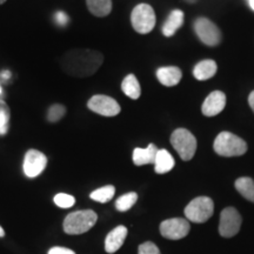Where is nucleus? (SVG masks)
Wrapping results in <instances>:
<instances>
[{"instance_id": "f257e3e1", "label": "nucleus", "mask_w": 254, "mask_h": 254, "mask_svg": "<svg viewBox=\"0 0 254 254\" xmlns=\"http://www.w3.org/2000/svg\"><path fill=\"white\" fill-rule=\"evenodd\" d=\"M103 63V53L90 49L69 50L59 59L63 72L75 78L91 77L101 67Z\"/></svg>"}, {"instance_id": "f03ea898", "label": "nucleus", "mask_w": 254, "mask_h": 254, "mask_svg": "<svg viewBox=\"0 0 254 254\" xmlns=\"http://www.w3.org/2000/svg\"><path fill=\"white\" fill-rule=\"evenodd\" d=\"M213 148L215 153L221 157H240L247 152L245 140L231 132H221L215 138Z\"/></svg>"}, {"instance_id": "7ed1b4c3", "label": "nucleus", "mask_w": 254, "mask_h": 254, "mask_svg": "<svg viewBox=\"0 0 254 254\" xmlns=\"http://www.w3.org/2000/svg\"><path fill=\"white\" fill-rule=\"evenodd\" d=\"M97 220L98 215L92 209L73 212L64 220V231L67 234H82L90 231Z\"/></svg>"}, {"instance_id": "20e7f679", "label": "nucleus", "mask_w": 254, "mask_h": 254, "mask_svg": "<svg viewBox=\"0 0 254 254\" xmlns=\"http://www.w3.org/2000/svg\"><path fill=\"white\" fill-rule=\"evenodd\" d=\"M171 144L184 161H189L194 157L196 139L189 129L177 128L171 135Z\"/></svg>"}, {"instance_id": "39448f33", "label": "nucleus", "mask_w": 254, "mask_h": 254, "mask_svg": "<svg viewBox=\"0 0 254 254\" xmlns=\"http://www.w3.org/2000/svg\"><path fill=\"white\" fill-rule=\"evenodd\" d=\"M214 202L208 196H198L193 199L185 208V215L190 221L204 224L213 215Z\"/></svg>"}, {"instance_id": "423d86ee", "label": "nucleus", "mask_w": 254, "mask_h": 254, "mask_svg": "<svg viewBox=\"0 0 254 254\" xmlns=\"http://www.w3.org/2000/svg\"><path fill=\"white\" fill-rule=\"evenodd\" d=\"M154 9L148 4H139L131 13V24L139 34H147L155 26Z\"/></svg>"}, {"instance_id": "0eeeda50", "label": "nucleus", "mask_w": 254, "mask_h": 254, "mask_svg": "<svg viewBox=\"0 0 254 254\" xmlns=\"http://www.w3.org/2000/svg\"><path fill=\"white\" fill-rule=\"evenodd\" d=\"M194 31L198 38L206 46H218L221 41V32L213 21L200 17L194 21Z\"/></svg>"}, {"instance_id": "6e6552de", "label": "nucleus", "mask_w": 254, "mask_h": 254, "mask_svg": "<svg viewBox=\"0 0 254 254\" xmlns=\"http://www.w3.org/2000/svg\"><path fill=\"white\" fill-rule=\"evenodd\" d=\"M241 215L234 207H226L222 209L219 222V233L224 238H232L237 236L241 227Z\"/></svg>"}, {"instance_id": "1a4fd4ad", "label": "nucleus", "mask_w": 254, "mask_h": 254, "mask_svg": "<svg viewBox=\"0 0 254 254\" xmlns=\"http://www.w3.org/2000/svg\"><path fill=\"white\" fill-rule=\"evenodd\" d=\"M88 110L104 117H116L122 111L120 105L109 95L97 94L93 95L87 103Z\"/></svg>"}, {"instance_id": "9d476101", "label": "nucleus", "mask_w": 254, "mask_h": 254, "mask_svg": "<svg viewBox=\"0 0 254 254\" xmlns=\"http://www.w3.org/2000/svg\"><path fill=\"white\" fill-rule=\"evenodd\" d=\"M190 230V222L183 218L167 219L160 224L161 236L170 240L183 239L189 234Z\"/></svg>"}, {"instance_id": "9b49d317", "label": "nucleus", "mask_w": 254, "mask_h": 254, "mask_svg": "<svg viewBox=\"0 0 254 254\" xmlns=\"http://www.w3.org/2000/svg\"><path fill=\"white\" fill-rule=\"evenodd\" d=\"M47 165V158L43 152L28 150L24 158V173L27 178H37L44 172Z\"/></svg>"}, {"instance_id": "f8f14e48", "label": "nucleus", "mask_w": 254, "mask_h": 254, "mask_svg": "<svg viewBox=\"0 0 254 254\" xmlns=\"http://www.w3.org/2000/svg\"><path fill=\"white\" fill-rule=\"evenodd\" d=\"M226 106V95L221 91H213L206 98L201 111L206 117H214L222 112Z\"/></svg>"}, {"instance_id": "ddd939ff", "label": "nucleus", "mask_w": 254, "mask_h": 254, "mask_svg": "<svg viewBox=\"0 0 254 254\" xmlns=\"http://www.w3.org/2000/svg\"><path fill=\"white\" fill-rule=\"evenodd\" d=\"M183 72L182 69L177 66H165V67H160L157 71V78L163 84L164 86L172 87L176 86L182 80Z\"/></svg>"}, {"instance_id": "4468645a", "label": "nucleus", "mask_w": 254, "mask_h": 254, "mask_svg": "<svg viewBox=\"0 0 254 254\" xmlns=\"http://www.w3.org/2000/svg\"><path fill=\"white\" fill-rule=\"evenodd\" d=\"M126 237L127 228L125 226L116 227L107 234L106 240H105V251L110 254L116 253L124 245Z\"/></svg>"}, {"instance_id": "2eb2a0df", "label": "nucleus", "mask_w": 254, "mask_h": 254, "mask_svg": "<svg viewBox=\"0 0 254 254\" xmlns=\"http://www.w3.org/2000/svg\"><path fill=\"white\" fill-rule=\"evenodd\" d=\"M158 151V147L154 144H150L146 148H135V150L133 151V163H134L136 166H144V165L154 164Z\"/></svg>"}, {"instance_id": "dca6fc26", "label": "nucleus", "mask_w": 254, "mask_h": 254, "mask_svg": "<svg viewBox=\"0 0 254 254\" xmlns=\"http://www.w3.org/2000/svg\"><path fill=\"white\" fill-rule=\"evenodd\" d=\"M184 19H185V15H184V12L180 11V9H173L166 19V21L164 23L163 26V34L165 37H172L174 33L179 30L180 27L183 26Z\"/></svg>"}, {"instance_id": "f3484780", "label": "nucleus", "mask_w": 254, "mask_h": 254, "mask_svg": "<svg viewBox=\"0 0 254 254\" xmlns=\"http://www.w3.org/2000/svg\"><path fill=\"white\" fill-rule=\"evenodd\" d=\"M218 71V65L214 60L207 59L202 60V62L198 63L195 65L194 69H193V75L195 79H198L200 81L208 80L212 77H214L215 73Z\"/></svg>"}, {"instance_id": "a211bd4d", "label": "nucleus", "mask_w": 254, "mask_h": 254, "mask_svg": "<svg viewBox=\"0 0 254 254\" xmlns=\"http://www.w3.org/2000/svg\"><path fill=\"white\" fill-rule=\"evenodd\" d=\"M176 161L170 152L166 150H159L154 161V171L158 174H165L173 170Z\"/></svg>"}, {"instance_id": "6ab92c4d", "label": "nucleus", "mask_w": 254, "mask_h": 254, "mask_svg": "<svg viewBox=\"0 0 254 254\" xmlns=\"http://www.w3.org/2000/svg\"><path fill=\"white\" fill-rule=\"evenodd\" d=\"M88 11L95 17H107L112 11V0H86Z\"/></svg>"}, {"instance_id": "aec40b11", "label": "nucleus", "mask_w": 254, "mask_h": 254, "mask_svg": "<svg viewBox=\"0 0 254 254\" xmlns=\"http://www.w3.org/2000/svg\"><path fill=\"white\" fill-rule=\"evenodd\" d=\"M122 90L127 97L131 98L133 100H136L140 98L141 94V88L140 84H139L138 79L134 74H128L126 75L122 82Z\"/></svg>"}, {"instance_id": "412c9836", "label": "nucleus", "mask_w": 254, "mask_h": 254, "mask_svg": "<svg viewBox=\"0 0 254 254\" xmlns=\"http://www.w3.org/2000/svg\"><path fill=\"white\" fill-rule=\"evenodd\" d=\"M236 190L240 193L244 198L251 202H254V182L252 178L243 177L236 180L234 183Z\"/></svg>"}, {"instance_id": "4be33fe9", "label": "nucleus", "mask_w": 254, "mask_h": 254, "mask_svg": "<svg viewBox=\"0 0 254 254\" xmlns=\"http://www.w3.org/2000/svg\"><path fill=\"white\" fill-rule=\"evenodd\" d=\"M114 193H116V189H114V186L107 185L93 190V192L90 194V196L92 200H94V201L105 204V202H109L110 200H112V198L114 196Z\"/></svg>"}, {"instance_id": "5701e85b", "label": "nucleus", "mask_w": 254, "mask_h": 254, "mask_svg": "<svg viewBox=\"0 0 254 254\" xmlns=\"http://www.w3.org/2000/svg\"><path fill=\"white\" fill-rule=\"evenodd\" d=\"M11 111L4 99L0 98V135H5L8 132Z\"/></svg>"}, {"instance_id": "b1692460", "label": "nucleus", "mask_w": 254, "mask_h": 254, "mask_svg": "<svg viewBox=\"0 0 254 254\" xmlns=\"http://www.w3.org/2000/svg\"><path fill=\"white\" fill-rule=\"evenodd\" d=\"M138 200V194L135 192H129L126 193L118 198V200L116 201V208L120 212H126L128 211L129 208H132L134 204Z\"/></svg>"}, {"instance_id": "393cba45", "label": "nucleus", "mask_w": 254, "mask_h": 254, "mask_svg": "<svg viewBox=\"0 0 254 254\" xmlns=\"http://www.w3.org/2000/svg\"><path fill=\"white\" fill-rule=\"evenodd\" d=\"M66 114V107L62 104H55L47 111V122L58 123Z\"/></svg>"}, {"instance_id": "a878e982", "label": "nucleus", "mask_w": 254, "mask_h": 254, "mask_svg": "<svg viewBox=\"0 0 254 254\" xmlns=\"http://www.w3.org/2000/svg\"><path fill=\"white\" fill-rule=\"evenodd\" d=\"M53 201L60 208H69L75 204V198L73 195L66 194V193H58L56 194Z\"/></svg>"}, {"instance_id": "bb28decb", "label": "nucleus", "mask_w": 254, "mask_h": 254, "mask_svg": "<svg viewBox=\"0 0 254 254\" xmlns=\"http://www.w3.org/2000/svg\"><path fill=\"white\" fill-rule=\"evenodd\" d=\"M138 254H161V253L155 244L151 243V241H146V243L141 244V245L139 246Z\"/></svg>"}, {"instance_id": "cd10ccee", "label": "nucleus", "mask_w": 254, "mask_h": 254, "mask_svg": "<svg viewBox=\"0 0 254 254\" xmlns=\"http://www.w3.org/2000/svg\"><path fill=\"white\" fill-rule=\"evenodd\" d=\"M55 20L57 21V24L60 25V26H65V25H67L68 23V17L65 12L59 11L57 12L55 15Z\"/></svg>"}, {"instance_id": "c85d7f7f", "label": "nucleus", "mask_w": 254, "mask_h": 254, "mask_svg": "<svg viewBox=\"0 0 254 254\" xmlns=\"http://www.w3.org/2000/svg\"><path fill=\"white\" fill-rule=\"evenodd\" d=\"M49 254H75L72 250L66 249V247H52L49 251Z\"/></svg>"}, {"instance_id": "c756f323", "label": "nucleus", "mask_w": 254, "mask_h": 254, "mask_svg": "<svg viewBox=\"0 0 254 254\" xmlns=\"http://www.w3.org/2000/svg\"><path fill=\"white\" fill-rule=\"evenodd\" d=\"M249 104H250L251 109H252V111L254 112V91L251 92V94L249 97Z\"/></svg>"}, {"instance_id": "7c9ffc66", "label": "nucleus", "mask_w": 254, "mask_h": 254, "mask_svg": "<svg viewBox=\"0 0 254 254\" xmlns=\"http://www.w3.org/2000/svg\"><path fill=\"white\" fill-rule=\"evenodd\" d=\"M9 75H11V73H7V71H5L4 73H2V77H4L5 79H7V78H9Z\"/></svg>"}, {"instance_id": "2f4dec72", "label": "nucleus", "mask_w": 254, "mask_h": 254, "mask_svg": "<svg viewBox=\"0 0 254 254\" xmlns=\"http://www.w3.org/2000/svg\"><path fill=\"white\" fill-rule=\"evenodd\" d=\"M5 236V232H4V230H2V227L0 226V238H2Z\"/></svg>"}, {"instance_id": "473e14b6", "label": "nucleus", "mask_w": 254, "mask_h": 254, "mask_svg": "<svg viewBox=\"0 0 254 254\" xmlns=\"http://www.w3.org/2000/svg\"><path fill=\"white\" fill-rule=\"evenodd\" d=\"M249 2H250V6H251V8H252L253 11H254V0H249Z\"/></svg>"}, {"instance_id": "72a5a7b5", "label": "nucleus", "mask_w": 254, "mask_h": 254, "mask_svg": "<svg viewBox=\"0 0 254 254\" xmlns=\"http://www.w3.org/2000/svg\"><path fill=\"white\" fill-rule=\"evenodd\" d=\"M4 2H6V0H0V5H2Z\"/></svg>"}, {"instance_id": "f704fd0d", "label": "nucleus", "mask_w": 254, "mask_h": 254, "mask_svg": "<svg viewBox=\"0 0 254 254\" xmlns=\"http://www.w3.org/2000/svg\"><path fill=\"white\" fill-rule=\"evenodd\" d=\"M2 94V87H1V85H0V95Z\"/></svg>"}]
</instances>
